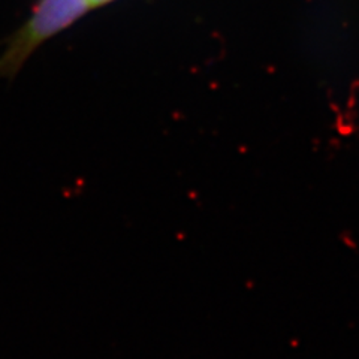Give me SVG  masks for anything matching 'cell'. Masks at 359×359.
<instances>
[{"label":"cell","mask_w":359,"mask_h":359,"mask_svg":"<svg viewBox=\"0 0 359 359\" xmlns=\"http://www.w3.org/2000/svg\"><path fill=\"white\" fill-rule=\"evenodd\" d=\"M88 11V0H38L0 57V76H15L42 43L75 25Z\"/></svg>","instance_id":"1"},{"label":"cell","mask_w":359,"mask_h":359,"mask_svg":"<svg viewBox=\"0 0 359 359\" xmlns=\"http://www.w3.org/2000/svg\"><path fill=\"white\" fill-rule=\"evenodd\" d=\"M112 2H114V0H88L90 8H92V9H97V8L107 6V5L112 4Z\"/></svg>","instance_id":"2"}]
</instances>
